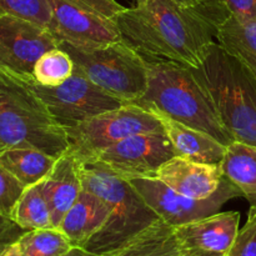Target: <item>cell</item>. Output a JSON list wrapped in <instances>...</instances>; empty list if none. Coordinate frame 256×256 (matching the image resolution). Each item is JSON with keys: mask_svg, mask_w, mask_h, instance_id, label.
Listing matches in <instances>:
<instances>
[{"mask_svg": "<svg viewBox=\"0 0 256 256\" xmlns=\"http://www.w3.org/2000/svg\"><path fill=\"white\" fill-rule=\"evenodd\" d=\"M119 14L122 40L146 59L200 66L229 15L220 0L185 8L174 0H132Z\"/></svg>", "mask_w": 256, "mask_h": 256, "instance_id": "6da1fadb", "label": "cell"}, {"mask_svg": "<svg viewBox=\"0 0 256 256\" xmlns=\"http://www.w3.org/2000/svg\"><path fill=\"white\" fill-rule=\"evenodd\" d=\"M148 89L135 105L202 130L226 146L234 142L222 125L212 96L192 68L156 59H148Z\"/></svg>", "mask_w": 256, "mask_h": 256, "instance_id": "7a4b0ae2", "label": "cell"}, {"mask_svg": "<svg viewBox=\"0 0 256 256\" xmlns=\"http://www.w3.org/2000/svg\"><path fill=\"white\" fill-rule=\"evenodd\" d=\"M14 148L59 158L68 152L69 139L29 82L0 70V152Z\"/></svg>", "mask_w": 256, "mask_h": 256, "instance_id": "3957f363", "label": "cell"}, {"mask_svg": "<svg viewBox=\"0 0 256 256\" xmlns=\"http://www.w3.org/2000/svg\"><path fill=\"white\" fill-rule=\"evenodd\" d=\"M79 172L82 189L94 192L112 209L104 226L85 244L84 249L106 255L159 220L132 182L102 162H79Z\"/></svg>", "mask_w": 256, "mask_h": 256, "instance_id": "277c9868", "label": "cell"}, {"mask_svg": "<svg viewBox=\"0 0 256 256\" xmlns=\"http://www.w3.org/2000/svg\"><path fill=\"white\" fill-rule=\"evenodd\" d=\"M212 96L222 125L234 142L256 146V80L214 42L192 69Z\"/></svg>", "mask_w": 256, "mask_h": 256, "instance_id": "5b68a950", "label": "cell"}, {"mask_svg": "<svg viewBox=\"0 0 256 256\" xmlns=\"http://www.w3.org/2000/svg\"><path fill=\"white\" fill-rule=\"evenodd\" d=\"M60 48L72 56L79 72L124 104H134L146 92L148 59L125 40L94 49L66 42H60Z\"/></svg>", "mask_w": 256, "mask_h": 256, "instance_id": "8992f818", "label": "cell"}, {"mask_svg": "<svg viewBox=\"0 0 256 256\" xmlns=\"http://www.w3.org/2000/svg\"><path fill=\"white\" fill-rule=\"evenodd\" d=\"M50 32L60 42L82 49L122 42L119 14L125 9L116 0H50Z\"/></svg>", "mask_w": 256, "mask_h": 256, "instance_id": "52a82bcc", "label": "cell"}, {"mask_svg": "<svg viewBox=\"0 0 256 256\" xmlns=\"http://www.w3.org/2000/svg\"><path fill=\"white\" fill-rule=\"evenodd\" d=\"M162 129L155 114L135 104H124L65 129L69 139L68 152L79 162H92L102 150L125 138Z\"/></svg>", "mask_w": 256, "mask_h": 256, "instance_id": "ba28073f", "label": "cell"}, {"mask_svg": "<svg viewBox=\"0 0 256 256\" xmlns=\"http://www.w3.org/2000/svg\"><path fill=\"white\" fill-rule=\"evenodd\" d=\"M28 82L65 129L124 105L119 99L100 89L76 68L72 76L59 86L48 88L35 80Z\"/></svg>", "mask_w": 256, "mask_h": 256, "instance_id": "9c48e42d", "label": "cell"}, {"mask_svg": "<svg viewBox=\"0 0 256 256\" xmlns=\"http://www.w3.org/2000/svg\"><path fill=\"white\" fill-rule=\"evenodd\" d=\"M129 182L159 219L174 228L215 214L225 202L242 196L239 188L225 178H222L219 190L208 199L185 196L155 178H134Z\"/></svg>", "mask_w": 256, "mask_h": 256, "instance_id": "30bf717a", "label": "cell"}, {"mask_svg": "<svg viewBox=\"0 0 256 256\" xmlns=\"http://www.w3.org/2000/svg\"><path fill=\"white\" fill-rule=\"evenodd\" d=\"M60 40L48 28L12 15H0V70L34 80V66Z\"/></svg>", "mask_w": 256, "mask_h": 256, "instance_id": "8fae6325", "label": "cell"}, {"mask_svg": "<svg viewBox=\"0 0 256 256\" xmlns=\"http://www.w3.org/2000/svg\"><path fill=\"white\" fill-rule=\"evenodd\" d=\"M174 156H176L174 146L162 129L125 138L102 150L95 162H102L118 175L129 180L154 178L158 169Z\"/></svg>", "mask_w": 256, "mask_h": 256, "instance_id": "7c38bea8", "label": "cell"}, {"mask_svg": "<svg viewBox=\"0 0 256 256\" xmlns=\"http://www.w3.org/2000/svg\"><path fill=\"white\" fill-rule=\"evenodd\" d=\"M238 212H215L175 228L188 256H226L239 232Z\"/></svg>", "mask_w": 256, "mask_h": 256, "instance_id": "4fadbf2b", "label": "cell"}, {"mask_svg": "<svg viewBox=\"0 0 256 256\" xmlns=\"http://www.w3.org/2000/svg\"><path fill=\"white\" fill-rule=\"evenodd\" d=\"M154 178L185 196L208 199L219 190L224 176L220 165L174 156L158 169Z\"/></svg>", "mask_w": 256, "mask_h": 256, "instance_id": "5bb4252c", "label": "cell"}, {"mask_svg": "<svg viewBox=\"0 0 256 256\" xmlns=\"http://www.w3.org/2000/svg\"><path fill=\"white\" fill-rule=\"evenodd\" d=\"M82 190L79 162L69 152L59 156L44 179V194L52 212V226L58 228Z\"/></svg>", "mask_w": 256, "mask_h": 256, "instance_id": "9a60e30c", "label": "cell"}, {"mask_svg": "<svg viewBox=\"0 0 256 256\" xmlns=\"http://www.w3.org/2000/svg\"><path fill=\"white\" fill-rule=\"evenodd\" d=\"M112 214L106 202L89 190L82 189L79 198L62 218L58 229L69 239L72 246L85 244L102 229Z\"/></svg>", "mask_w": 256, "mask_h": 256, "instance_id": "2e32d148", "label": "cell"}, {"mask_svg": "<svg viewBox=\"0 0 256 256\" xmlns=\"http://www.w3.org/2000/svg\"><path fill=\"white\" fill-rule=\"evenodd\" d=\"M156 116L162 122L165 134L172 142L176 156L202 164L220 165L225 156L226 145L222 144L219 140L202 130L190 128L168 116Z\"/></svg>", "mask_w": 256, "mask_h": 256, "instance_id": "e0dca14e", "label": "cell"}, {"mask_svg": "<svg viewBox=\"0 0 256 256\" xmlns=\"http://www.w3.org/2000/svg\"><path fill=\"white\" fill-rule=\"evenodd\" d=\"M216 40L256 80V22L228 15L218 26Z\"/></svg>", "mask_w": 256, "mask_h": 256, "instance_id": "ac0fdd59", "label": "cell"}, {"mask_svg": "<svg viewBox=\"0 0 256 256\" xmlns=\"http://www.w3.org/2000/svg\"><path fill=\"white\" fill-rule=\"evenodd\" d=\"M175 228L159 219L122 246L105 256H182Z\"/></svg>", "mask_w": 256, "mask_h": 256, "instance_id": "d6986e66", "label": "cell"}, {"mask_svg": "<svg viewBox=\"0 0 256 256\" xmlns=\"http://www.w3.org/2000/svg\"><path fill=\"white\" fill-rule=\"evenodd\" d=\"M222 176L232 182L242 192V196L256 208V146L232 142L226 146L220 162Z\"/></svg>", "mask_w": 256, "mask_h": 256, "instance_id": "ffe728a7", "label": "cell"}, {"mask_svg": "<svg viewBox=\"0 0 256 256\" xmlns=\"http://www.w3.org/2000/svg\"><path fill=\"white\" fill-rule=\"evenodd\" d=\"M58 158L26 148L0 152V165L12 172L26 188L42 182L49 175Z\"/></svg>", "mask_w": 256, "mask_h": 256, "instance_id": "44dd1931", "label": "cell"}, {"mask_svg": "<svg viewBox=\"0 0 256 256\" xmlns=\"http://www.w3.org/2000/svg\"><path fill=\"white\" fill-rule=\"evenodd\" d=\"M12 220L25 232L54 228L44 194V180L25 189L15 206Z\"/></svg>", "mask_w": 256, "mask_h": 256, "instance_id": "7402d4cb", "label": "cell"}, {"mask_svg": "<svg viewBox=\"0 0 256 256\" xmlns=\"http://www.w3.org/2000/svg\"><path fill=\"white\" fill-rule=\"evenodd\" d=\"M16 244L22 256H62L74 248L58 228L28 230Z\"/></svg>", "mask_w": 256, "mask_h": 256, "instance_id": "603a6c76", "label": "cell"}, {"mask_svg": "<svg viewBox=\"0 0 256 256\" xmlns=\"http://www.w3.org/2000/svg\"><path fill=\"white\" fill-rule=\"evenodd\" d=\"M74 60L62 48H55L45 52L34 66V80L48 88L59 86L72 75Z\"/></svg>", "mask_w": 256, "mask_h": 256, "instance_id": "cb8c5ba5", "label": "cell"}, {"mask_svg": "<svg viewBox=\"0 0 256 256\" xmlns=\"http://www.w3.org/2000/svg\"><path fill=\"white\" fill-rule=\"evenodd\" d=\"M0 15H12L48 28L52 25L50 0H0Z\"/></svg>", "mask_w": 256, "mask_h": 256, "instance_id": "d4e9b609", "label": "cell"}, {"mask_svg": "<svg viewBox=\"0 0 256 256\" xmlns=\"http://www.w3.org/2000/svg\"><path fill=\"white\" fill-rule=\"evenodd\" d=\"M25 186L10 172L0 165V215L12 220L15 206L24 194Z\"/></svg>", "mask_w": 256, "mask_h": 256, "instance_id": "484cf974", "label": "cell"}, {"mask_svg": "<svg viewBox=\"0 0 256 256\" xmlns=\"http://www.w3.org/2000/svg\"><path fill=\"white\" fill-rule=\"evenodd\" d=\"M226 256H256V208L250 206L248 220L239 229Z\"/></svg>", "mask_w": 256, "mask_h": 256, "instance_id": "4316f807", "label": "cell"}, {"mask_svg": "<svg viewBox=\"0 0 256 256\" xmlns=\"http://www.w3.org/2000/svg\"><path fill=\"white\" fill-rule=\"evenodd\" d=\"M230 16L256 22V0H220Z\"/></svg>", "mask_w": 256, "mask_h": 256, "instance_id": "83f0119b", "label": "cell"}, {"mask_svg": "<svg viewBox=\"0 0 256 256\" xmlns=\"http://www.w3.org/2000/svg\"><path fill=\"white\" fill-rule=\"evenodd\" d=\"M24 232L25 230H22V228H18V229L14 230V232H12L10 234H8L6 236H4L0 239V256H2L4 252L6 250V248L9 246L10 244H12V242H16V240L20 238V235H22Z\"/></svg>", "mask_w": 256, "mask_h": 256, "instance_id": "f1b7e54d", "label": "cell"}, {"mask_svg": "<svg viewBox=\"0 0 256 256\" xmlns=\"http://www.w3.org/2000/svg\"><path fill=\"white\" fill-rule=\"evenodd\" d=\"M18 225L15 224L12 220L8 219V218L2 216L0 215V239L4 236H6L8 234H10L12 232H14L15 229H18Z\"/></svg>", "mask_w": 256, "mask_h": 256, "instance_id": "f546056e", "label": "cell"}, {"mask_svg": "<svg viewBox=\"0 0 256 256\" xmlns=\"http://www.w3.org/2000/svg\"><path fill=\"white\" fill-rule=\"evenodd\" d=\"M62 256H105V255H99V254H95V252H89V250L84 249V248H78L74 246L72 248L69 252H66L65 255Z\"/></svg>", "mask_w": 256, "mask_h": 256, "instance_id": "4dcf8cb0", "label": "cell"}, {"mask_svg": "<svg viewBox=\"0 0 256 256\" xmlns=\"http://www.w3.org/2000/svg\"><path fill=\"white\" fill-rule=\"evenodd\" d=\"M2 256H22L20 255L19 248H18L16 242H12V244H10L9 246L6 248V250H5Z\"/></svg>", "mask_w": 256, "mask_h": 256, "instance_id": "1f68e13d", "label": "cell"}, {"mask_svg": "<svg viewBox=\"0 0 256 256\" xmlns=\"http://www.w3.org/2000/svg\"><path fill=\"white\" fill-rule=\"evenodd\" d=\"M174 2H176V4L182 5V6L190 8V6H196V5L204 2L205 0H174Z\"/></svg>", "mask_w": 256, "mask_h": 256, "instance_id": "d6a6232c", "label": "cell"}, {"mask_svg": "<svg viewBox=\"0 0 256 256\" xmlns=\"http://www.w3.org/2000/svg\"><path fill=\"white\" fill-rule=\"evenodd\" d=\"M182 256H188V254H186V252H185V254H184V255H182Z\"/></svg>", "mask_w": 256, "mask_h": 256, "instance_id": "836d02e7", "label": "cell"}]
</instances>
